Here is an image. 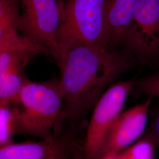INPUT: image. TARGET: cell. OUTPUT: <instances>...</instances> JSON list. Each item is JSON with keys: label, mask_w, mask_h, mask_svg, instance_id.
<instances>
[{"label": "cell", "mask_w": 159, "mask_h": 159, "mask_svg": "<svg viewBox=\"0 0 159 159\" xmlns=\"http://www.w3.org/2000/svg\"><path fill=\"white\" fill-rule=\"evenodd\" d=\"M19 30L47 49L57 63L62 39V0H20Z\"/></svg>", "instance_id": "3"}, {"label": "cell", "mask_w": 159, "mask_h": 159, "mask_svg": "<svg viewBox=\"0 0 159 159\" xmlns=\"http://www.w3.org/2000/svg\"><path fill=\"white\" fill-rule=\"evenodd\" d=\"M20 0H0V39L20 34Z\"/></svg>", "instance_id": "10"}, {"label": "cell", "mask_w": 159, "mask_h": 159, "mask_svg": "<svg viewBox=\"0 0 159 159\" xmlns=\"http://www.w3.org/2000/svg\"><path fill=\"white\" fill-rule=\"evenodd\" d=\"M20 108L11 104H0V147L10 144L16 134Z\"/></svg>", "instance_id": "11"}, {"label": "cell", "mask_w": 159, "mask_h": 159, "mask_svg": "<svg viewBox=\"0 0 159 159\" xmlns=\"http://www.w3.org/2000/svg\"><path fill=\"white\" fill-rule=\"evenodd\" d=\"M153 98L122 112L108 131L99 159L119 153L143 136L148 125Z\"/></svg>", "instance_id": "7"}, {"label": "cell", "mask_w": 159, "mask_h": 159, "mask_svg": "<svg viewBox=\"0 0 159 159\" xmlns=\"http://www.w3.org/2000/svg\"><path fill=\"white\" fill-rule=\"evenodd\" d=\"M136 81H120L109 87L94 106L83 148L85 159H99L104 139L122 113Z\"/></svg>", "instance_id": "4"}, {"label": "cell", "mask_w": 159, "mask_h": 159, "mask_svg": "<svg viewBox=\"0 0 159 159\" xmlns=\"http://www.w3.org/2000/svg\"><path fill=\"white\" fill-rule=\"evenodd\" d=\"M133 90L137 94L159 98V71L136 81Z\"/></svg>", "instance_id": "13"}, {"label": "cell", "mask_w": 159, "mask_h": 159, "mask_svg": "<svg viewBox=\"0 0 159 159\" xmlns=\"http://www.w3.org/2000/svg\"><path fill=\"white\" fill-rule=\"evenodd\" d=\"M62 17V37H70L107 48L106 42L105 0L63 1Z\"/></svg>", "instance_id": "6"}, {"label": "cell", "mask_w": 159, "mask_h": 159, "mask_svg": "<svg viewBox=\"0 0 159 159\" xmlns=\"http://www.w3.org/2000/svg\"><path fill=\"white\" fill-rule=\"evenodd\" d=\"M75 143L51 136L40 142L14 143L0 148V159H73Z\"/></svg>", "instance_id": "8"}, {"label": "cell", "mask_w": 159, "mask_h": 159, "mask_svg": "<svg viewBox=\"0 0 159 159\" xmlns=\"http://www.w3.org/2000/svg\"><path fill=\"white\" fill-rule=\"evenodd\" d=\"M156 147L146 139H141L117 154L121 159H154Z\"/></svg>", "instance_id": "12"}, {"label": "cell", "mask_w": 159, "mask_h": 159, "mask_svg": "<svg viewBox=\"0 0 159 159\" xmlns=\"http://www.w3.org/2000/svg\"><path fill=\"white\" fill-rule=\"evenodd\" d=\"M150 122L142 138L152 143L159 148V104L150 111Z\"/></svg>", "instance_id": "14"}, {"label": "cell", "mask_w": 159, "mask_h": 159, "mask_svg": "<svg viewBox=\"0 0 159 159\" xmlns=\"http://www.w3.org/2000/svg\"><path fill=\"white\" fill-rule=\"evenodd\" d=\"M64 94L60 80L33 82L29 80L21 92L16 134L41 139L52 136L51 131L61 117Z\"/></svg>", "instance_id": "2"}, {"label": "cell", "mask_w": 159, "mask_h": 159, "mask_svg": "<svg viewBox=\"0 0 159 159\" xmlns=\"http://www.w3.org/2000/svg\"><path fill=\"white\" fill-rule=\"evenodd\" d=\"M138 0H105L106 42L107 48L115 50L132 21Z\"/></svg>", "instance_id": "9"}, {"label": "cell", "mask_w": 159, "mask_h": 159, "mask_svg": "<svg viewBox=\"0 0 159 159\" xmlns=\"http://www.w3.org/2000/svg\"><path fill=\"white\" fill-rule=\"evenodd\" d=\"M73 159H85L83 148H80L75 143L74 144Z\"/></svg>", "instance_id": "15"}, {"label": "cell", "mask_w": 159, "mask_h": 159, "mask_svg": "<svg viewBox=\"0 0 159 159\" xmlns=\"http://www.w3.org/2000/svg\"><path fill=\"white\" fill-rule=\"evenodd\" d=\"M121 46L139 63L159 61V0H138Z\"/></svg>", "instance_id": "5"}, {"label": "cell", "mask_w": 159, "mask_h": 159, "mask_svg": "<svg viewBox=\"0 0 159 159\" xmlns=\"http://www.w3.org/2000/svg\"><path fill=\"white\" fill-rule=\"evenodd\" d=\"M136 58L127 50H110L63 36L57 65L64 94L61 117L78 119L94 106L105 89Z\"/></svg>", "instance_id": "1"}]
</instances>
